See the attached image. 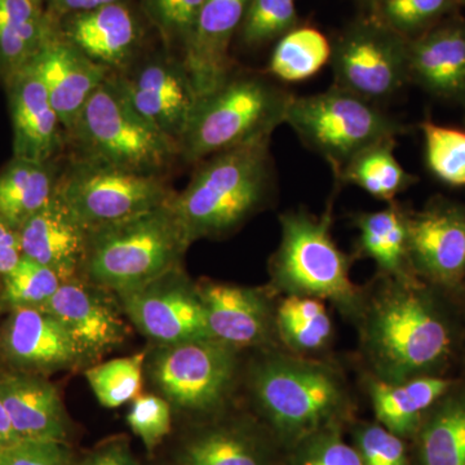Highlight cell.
I'll list each match as a JSON object with an SVG mask.
<instances>
[{
	"instance_id": "cell-14",
	"label": "cell",
	"mask_w": 465,
	"mask_h": 465,
	"mask_svg": "<svg viewBox=\"0 0 465 465\" xmlns=\"http://www.w3.org/2000/svg\"><path fill=\"white\" fill-rule=\"evenodd\" d=\"M410 268L419 280L454 287L465 275V206L433 200L407 216Z\"/></svg>"
},
{
	"instance_id": "cell-47",
	"label": "cell",
	"mask_w": 465,
	"mask_h": 465,
	"mask_svg": "<svg viewBox=\"0 0 465 465\" xmlns=\"http://www.w3.org/2000/svg\"><path fill=\"white\" fill-rule=\"evenodd\" d=\"M21 439L18 437L16 430H15L11 418H9L7 409H5V403L0 399V451L12 448Z\"/></svg>"
},
{
	"instance_id": "cell-41",
	"label": "cell",
	"mask_w": 465,
	"mask_h": 465,
	"mask_svg": "<svg viewBox=\"0 0 465 465\" xmlns=\"http://www.w3.org/2000/svg\"><path fill=\"white\" fill-rule=\"evenodd\" d=\"M170 403L157 394H143L133 401L127 424L149 451L157 449L171 432Z\"/></svg>"
},
{
	"instance_id": "cell-16",
	"label": "cell",
	"mask_w": 465,
	"mask_h": 465,
	"mask_svg": "<svg viewBox=\"0 0 465 465\" xmlns=\"http://www.w3.org/2000/svg\"><path fill=\"white\" fill-rule=\"evenodd\" d=\"M105 290L81 277L61 283L57 292L42 307L65 327L84 362L99 360L121 347L128 326Z\"/></svg>"
},
{
	"instance_id": "cell-11",
	"label": "cell",
	"mask_w": 465,
	"mask_h": 465,
	"mask_svg": "<svg viewBox=\"0 0 465 465\" xmlns=\"http://www.w3.org/2000/svg\"><path fill=\"white\" fill-rule=\"evenodd\" d=\"M330 63L335 85L378 104L410 82L409 39L375 18L358 21L333 43Z\"/></svg>"
},
{
	"instance_id": "cell-10",
	"label": "cell",
	"mask_w": 465,
	"mask_h": 465,
	"mask_svg": "<svg viewBox=\"0 0 465 465\" xmlns=\"http://www.w3.org/2000/svg\"><path fill=\"white\" fill-rule=\"evenodd\" d=\"M56 194L87 231L166 204L174 195L162 174L79 158L60 173Z\"/></svg>"
},
{
	"instance_id": "cell-4",
	"label": "cell",
	"mask_w": 465,
	"mask_h": 465,
	"mask_svg": "<svg viewBox=\"0 0 465 465\" xmlns=\"http://www.w3.org/2000/svg\"><path fill=\"white\" fill-rule=\"evenodd\" d=\"M189 246L170 201L88 231L82 273L87 282L118 295L182 268Z\"/></svg>"
},
{
	"instance_id": "cell-42",
	"label": "cell",
	"mask_w": 465,
	"mask_h": 465,
	"mask_svg": "<svg viewBox=\"0 0 465 465\" xmlns=\"http://www.w3.org/2000/svg\"><path fill=\"white\" fill-rule=\"evenodd\" d=\"M150 16L162 34L170 41L182 42L183 47L191 39L204 0H143Z\"/></svg>"
},
{
	"instance_id": "cell-48",
	"label": "cell",
	"mask_w": 465,
	"mask_h": 465,
	"mask_svg": "<svg viewBox=\"0 0 465 465\" xmlns=\"http://www.w3.org/2000/svg\"><path fill=\"white\" fill-rule=\"evenodd\" d=\"M33 2L38 3V5H43V3H45V0H33Z\"/></svg>"
},
{
	"instance_id": "cell-46",
	"label": "cell",
	"mask_w": 465,
	"mask_h": 465,
	"mask_svg": "<svg viewBox=\"0 0 465 465\" xmlns=\"http://www.w3.org/2000/svg\"><path fill=\"white\" fill-rule=\"evenodd\" d=\"M51 8V16L63 18L67 15L79 14V12L92 11L103 5L125 3V0H47Z\"/></svg>"
},
{
	"instance_id": "cell-22",
	"label": "cell",
	"mask_w": 465,
	"mask_h": 465,
	"mask_svg": "<svg viewBox=\"0 0 465 465\" xmlns=\"http://www.w3.org/2000/svg\"><path fill=\"white\" fill-rule=\"evenodd\" d=\"M63 18V26H57L58 35L112 73L130 61L139 43V24L125 3Z\"/></svg>"
},
{
	"instance_id": "cell-32",
	"label": "cell",
	"mask_w": 465,
	"mask_h": 465,
	"mask_svg": "<svg viewBox=\"0 0 465 465\" xmlns=\"http://www.w3.org/2000/svg\"><path fill=\"white\" fill-rule=\"evenodd\" d=\"M396 143L397 140L391 139L363 150L336 180L356 185L376 200L387 203L396 201L397 195L418 182V177L407 173L396 158Z\"/></svg>"
},
{
	"instance_id": "cell-33",
	"label": "cell",
	"mask_w": 465,
	"mask_h": 465,
	"mask_svg": "<svg viewBox=\"0 0 465 465\" xmlns=\"http://www.w3.org/2000/svg\"><path fill=\"white\" fill-rule=\"evenodd\" d=\"M332 45L314 27H295L275 45L268 74L287 84L304 82L331 60Z\"/></svg>"
},
{
	"instance_id": "cell-39",
	"label": "cell",
	"mask_w": 465,
	"mask_h": 465,
	"mask_svg": "<svg viewBox=\"0 0 465 465\" xmlns=\"http://www.w3.org/2000/svg\"><path fill=\"white\" fill-rule=\"evenodd\" d=\"M286 465H362L353 445L341 437V427H327L289 448Z\"/></svg>"
},
{
	"instance_id": "cell-23",
	"label": "cell",
	"mask_w": 465,
	"mask_h": 465,
	"mask_svg": "<svg viewBox=\"0 0 465 465\" xmlns=\"http://www.w3.org/2000/svg\"><path fill=\"white\" fill-rule=\"evenodd\" d=\"M0 399L21 440H57L69 434V419L60 393L42 375L0 374Z\"/></svg>"
},
{
	"instance_id": "cell-43",
	"label": "cell",
	"mask_w": 465,
	"mask_h": 465,
	"mask_svg": "<svg viewBox=\"0 0 465 465\" xmlns=\"http://www.w3.org/2000/svg\"><path fill=\"white\" fill-rule=\"evenodd\" d=\"M0 465H76L65 443L57 440H20L0 451Z\"/></svg>"
},
{
	"instance_id": "cell-28",
	"label": "cell",
	"mask_w": 465,
	"mask_h": 465,
	"mask_svg": "<svg viewBox=\"0 0 465 465\" xmlns=\"http://www.w3.org/2000/svg\"><path fill=\"white\" fill-rule=\"evenodd\" d=\"M58 34L56 20L33 0H0V76L29 65Z\"/></svg>"
},
{
	"instance_id": "cell-25",
	"label": "cell",
	"mask_w": 465,
	"mask_h": 465,
	"mask_svg": "<svg viewBox=\"0 0 465 465\" xmlns=\"http://www.w3.org/2000/svg\"><path fill=\"white\" fill-rule=\"evenodd\" d=\"M182 465H277L271 440L240 419L213 421L192 434L180 452Z\"/></svg>"
},
{
	"instance_id": "cell-27",
	"label": "cell",
	"mask_w": 465,
	"mask_h": 465,
	"mask_svg": "<svg viewBox=\"0 0 465 465\" xmlns=\"http://www.w3.org/2000/svg\"><path fill=\"white\" fill-rule=\"evenodd\" d=\"M407 216L409 211L397 201L382 210L351 215L358 231L354 258L372 260L376 275L381 277L414 275L410 268Z\"/></svg>"
},
{
	"instance_id": "cell-36",
	"label": "cell",
	"mask_w": 465,
	"mask_h": 465,
	"mask_svg": "<svg viewBox=\"0 0 465 465\" xmlns=\"http://www.w3.org/2000/svg\"><path fill=\"white\" fill-rule=\"evenodd\" d=\"M63 282L47 266L23 256L11 272L3 275L0 302L9 311L39 308L57 292Z\"/></svg>"
},
{
	"instance_id": "cell-49",
	"label": "cell",
	"mask_w": 465,
	"mask_h": 465,
	"mask_svg": "<svg viewBox=\"0 0 465 465\" xmlns=\"http://www.w3.org/2000/svg\"><path fill=\"white\" fill-rule=\"evenodd\" d=\"M463 2L465 3V0H463Z\"/></svg>"
},
{
	"instance_id": "cell-34",
	"label": "cell",
	"mask_w": 465,
	"mask_h": 465,
	"mask_svg": "<svg viewBox=\"0 0 465 465\" xmlns=\"http://www.w3.org/2000/svg\"><path fill=\"white\" fill-rule=\"evenodd\" d=\"M146 353L114 358L85 370L84 375L100 405L116 409L139 397Z\"/></svg>"
},
{
	"instance_id": "cell-38",
	"label": "cell",
	"mask_w": 465,
	"mask_h": 465,
	"mask_svg": "<svg viewBox=\"0 0 465 465\" xmlns=\"http://www.w3.org/2000/svg\"><path fill=\"white\" fill-rule=\"evenodd\" d=\"M375 20L406 39L421 35L425 27L448 12L454 0H374Z\"/></svg>"
},
{
	"instance_id": "cell-29",
	"label": "cell",
	"mask_w": 465,
	"mask_h": 465,
	"mask_svg": "<svg viewBox=\"0 0 465 465\" xmlns=\"http://www.w3.org/2000/svg\"><path fill=\"white\" fill-rule=\"evenodd\" d=\"M58 173L54 162L15 158L0 173V219L21 228L56 194Z\"/></svg>"
},
{
	"instance_id": "cell-44",
	"label": "cell",
	"mask_w": 465,
	"mask_h": 465,
	"mask_svg": "<svg viewBox=\"0 0 465 465\" xmlns=\"http://www.w3.org/2000/svg\"><path fill=\"white\" fill-rule=\"evenodd\" d=\"M76 465H139L124 440H112L94 449Z\"/></svg>"
},
{
	"instance_id": "cell-45",
	"label": "cell",
	"mask_w": 465,
	"mask_h": 465,
	"mask_svg": "<svg viewBox=\"0 0 465 465\" xmlns=\"http://www.w3.org/2000/svg\"><path fill=\"white\" fill-rule=\"evenodd\" d=\"M21 258L23 252L18 231L0 219V275L3 277L11 272Z\"/></svg>"
},
{
	"instance_id": "cell-9",
	"label": "cell",
	"mask_w": 465,
	"mask_h": 465,
	"mask_svg": "<svg viewBox=\"0 0 465 465\" xmlns=\"http://www.w3.org/2000/svg\"><path fill=\"white\" fill-rule=\"evenodd\" d=\"M145 370L159 396L194 415L224 411L244 372L241 351L213 338L155 345L146 353Z\"/></svg>"
},
{
	"instance_id": "cell-35",
	"label": "cell",
	"mask_w": 465,
	"mask_h": 465,
	"mask_svg": "<svg viewBox=\"0 0 465 465\" xmlns=\"http://www.w3.org/2000/svg\"><path fill=\"white\" fill-rule=\"evenodd\" d=\"M425 163L440 183L465 186V131L425 121L420 124Z\"/></svg>"
},
{
	"instance_id": "cell-19",
	"label": "cell",
	"mask_w": 465,
	"mask_h": 465,
	"mask_svg": "<svg viewBox=\"0 0 465 465\" xmlns=\"http://www.w3.org/2000/svg\"><path fill=\"white\" fill-rule=\"evenodd\" d=\"M29 65L45 85L66 134L74 127L94 92L112 73L84 56L58 34Z\"/></svg>"
},
{
	"instance_id": "cell-2",
	"label": "cell",
	"mask_w": 465,
	"mask_h": 465,
	"mask_svg": "<svg viewBox=\"0 0 465 465\" xmlns=\"http://www.w3.org/2000/svg\"><path fill=\"white\" fill-rule=\"evenodd\" d=\"M247 393L275 440L287 448L353 411L351 384L338 363L282 347L262 349L244 367Z\"/></svg>"
},
{
	"instance_id": "cell-7",
	"label": "cell",
	"mask_w": 465,
	"mask_h": 465,
	"mask_svg": "<svg viewBox=\"0 0 465 465\" xmlns=\"http://www.w3.org/2000/svg\"><path fill=\"white\" fill-rule=\"evenodd\" d=\"M66 136L74 145V158L134 173L162 174L179 157L177 146L134 109L113 73Z\"/></svg>"
},
{
	"instance_id": "cell-1",
	"label": "cell",
	"mask_w": 465,
	"mask_h": 465,
	"mask_svg": "<svg viewBox=\"0 0 465 465\" xmlns=\"http://www.w3.org/2000/svg\"><path fill=\"white\" fill-rule=\"evenodd\" d=\"M365 375L399 382L437 375L454 351L449 318L415 275H376L363 287L362 302L351 321Z\"/></svg>"
},
{
	"instance_id": "cell-5",
	"label": "cell",
	"mask_w": 465,
	"mask_h": 465,
	"mask_svg": "<svg viewBox=\"0 0 465 465\" xmlns=\"http://www.w3.org/2000/svg\"><path fill=\"white\" fill-rule=\"evenodd\" d=\"M332 202L321 215L305 208L280 216L281 241L269 260L268 289L277 298L307 296L330 302L353 321L363 287L351 281L354 256L339 249L332 235Z\"/></svg>"
},
{
	"instance_id": "cell-24",
	"label": "cell",
	"mask_w": 465,
	"mask_h": 465,
	"mask_svg": "<svg viewBox=\"0 0 465 465\" xmlns=\"http://www.w3.org/2000/svg\"><path fill=\"white\" fill-rule=\"evenodd\" d=\"M410 82L439 99L465 104V26L437 27L409 41Z\"/></svg>"
},
{
	"instance_id": "cell-17",
	"label": "cell",
	"mask_w": 465,
	"mask_h": 465,
	"mask_svg": "<svg viewBox=\"0 0 465 465\" xmlns=\"http://www.w3.org/2000/svg\"><path fill=\"white\" fill-rule=\"evenodd\" d=\"M0 348L12 365L32 374H52L84 363L65 327L43 308L14 309L3 327Z\"/></svg>"
},
{
	"instance_id": "cell-37",
	"label": "cell",
	"mask_w": 465,
	"mask_h": 465,
	"mask_svg": "<svg viewBox=\"0 0 465 465\" xmlns=\"http://www.w3.org/2000/svg\"><path fill=\"white\" fill-rule=\"evenodd\" d=\"M296 24L295 0H251L240 26L242 42L259 47L282 38Z\"/></svg>"
},
{
	"instance_id": "cell-21",
	"label": "cell",
	"mask_w": 465,
	"mask_h": 465,
	"mask_svg": "<svg viewBox=\"0 0 465 465\" xmlns=\"http://www.w3.org/2000/svg\"><path fill=\"white\" fill-rule=\"evenodd\" d=\"M18 237L23 256L47 266L64 282L82 274L88 231L57 194L18 229Z\"/></svg>"
},
{
	"instance_id": "cell-20",
	"label": "cell",
	"mask_w": 465,
	"mask_h": 465,
	"mask_svg": "<svg viewBox=\"0 0 465 465\" xmlns=\"http://www.w3.org/2000/svg\"><path fill=\"white\" fill-rule=\"evenodd\" d=\"M14 127V157L54 162L64 128L41 79L27 65L5 81Z\"/></svg>"
},
{
	"instance_id": "cell-8",
	"label": "cell",
	"mask_w": 465,
	"mask_h": 465,
	"mask_svg": "<svg viewBox=\"0 0 465 465\" xmlns=\"http://www.w3.org/2000/svg\"><path fill=\"white\" fill-rule=\"evenodd\" d=\"M284 124L330 164L336 179L363 150L406 133L378 104L335 84L321 94L293 96Z\"/></svg>"
},
{
	"instance_id": "cell-18",
	"label": "cell",
	"mask_w": 465,
	"mask_h": 465,
	"mask_svg": "<svg viewBox=\"0 0 465 465\" xmlns=\"http://www.w3.org/2000/svg\"><path fill=\"white\" fill-rule=\"evenodd\" d=\"M251 0H204L183 64L198 99L224 84L232 74L229 45Z\"/></svg>"
},
{
	"instance_id": "cell-31",
	"label": "cell",
	"mask_w": 465,
	"mask_h": 465,
	"mask_svg": "<svg viewBox=\"0 0 465 465\" xmlns=\"http://www.w3.org/2000/svg\"><path fill=\"white\" fill-rule=\"evenodd\" d=\"M281 347L304 357H321L333 341L332 318L324 302L307 296H282L275 312Z\"/></svg>"
},
{
	"instance_id": "cell-6",
	"label": "cell",
	"mask_w": 465,
	"mask_h": 465,
	"mask_svg": "<svg viewBox=\"0 0 465 465\" xmlns=\"http://www.w3.org/2000/svg\"><path fill=\"white\" fill-rule=\"evenodd\" d=\"M293 94L259 74L229 75L198 99L179 146V157L201 163L217 153L271 140L284 124Z\"/></svg>"
},
{
	"instance_id": "cell-26",
	"label": "cell",
	"mask_w": 465,
	"mask_h": 465,
	"mask_svg": "<svg viewBox=\"0 0 465 465\" xmlns=\"http://www.w3.org/2000/svg\"><path fill=\"white\" fill-rule=\"evenodd\" d=\"M363 382L376 421L402 439L415 436L424 415L454 385L440 375L418 376L399 382L365 375Z\"/></svg>"
},
{
	"instance_id": "cell-12",
	"label": "cell",
	"mask_w": 465,
	"mask_h": 465,
	"mask_svg": "<svg viewBox=\"0 0 465 465\" xmlns=\"http://www.w3.org/2000/svg\"><path fill=\"white\" fill-rule=\"evenodd\" d=\"M116 298L125 317L155 345L213 338L197 286L182 268Z\"/></svg>"
},
{
	"instance_id": "cell-13",
	"label": "cell",
	"mask_w": 465,
	"mask_h": 465,
	"mask_svg": "<svg viewBox=\"0 0 465 465\" xmlns=\"http://www.w3.org/2000/svg\"><path fill=\"white\" fill-rule=\"evenodd\" d=\"M195 286L213 339L238 351L281 347L275 322V299L280 298L268 287L262 290L210 280Z\"/></svg>"
},
{
	"instance_id": "cell-3",
	"label": "cell",
	"mask_w": 465,
	"mask_h": 465,
	"mask_svg": "<svg viewBox=\"0 0 465 465\" xmlns=\"http://www.w3.org/2000/svg\"><path fill=\"white\" fill-rule=\"evenodd\" d=\"M198 164L186 189L171 200L191 244L228 237L273 200L271 140L217 153Z\"/></svg>"
},
{
	"instance_id": "cell-15",
	"label": "cell",
	"mask_w": 465,
	"mask_h": 465,
	"mask_svg": "<svg viewBox=\"0 0 465 465\" xmlns=\"http://www.w3.org/2000/svg\"><path fill=\"white\" fill-rule=\"evenodd\" d=\"M114 75L134 109L179 149L198 101L183 61L158 58Z\"/></svg>"
},
{
	"instance_id": "cell-40",
	"label": "cell",
	"mask_w": 465,
	"mask_h": 465,
	"mask_svg": "<svg viewBox=\"0 0 465 465\" xmlns=\"http://www.w3.org/2000/svg\"><path fill=\"white\" fill-rule=\"evenodd\" d=\"M354 449L362 465H410L405 439L381 424L358 423L353 430Z\"/></svg>"
},
{
	"instance_id": "cell-30",
	"label": "cell",
	"mask_w": 465,
	"mask_h": 465,
	"mask_svg": "<svg viewBox=\"0 0 465 465\" xmlns=\"http://www.w3.org/2000/svg\"><path fill=\"white\" fill-rule=\"evenodd\" d=\"M415 436L419 465H465V388L452 385L424 415Z\"/></svg>"
}]
</instances>
